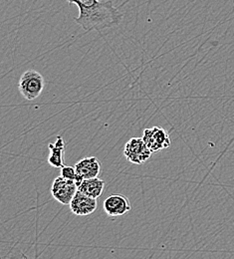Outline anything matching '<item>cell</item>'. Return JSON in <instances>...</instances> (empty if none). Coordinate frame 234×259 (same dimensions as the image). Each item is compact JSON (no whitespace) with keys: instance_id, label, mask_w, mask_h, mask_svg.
I'll list each match as a JSON object with an SVG mask.
<instances>
[{"instance_id":"6da1fadb","label":"cell","mask_w":234,"mask_h":259,"mask_svg":"<svg viewBox=\"0 0 234 259\" xmlns=\"http://www.w3.org/2000/svg\"><path fill=\"white\" fill-rule=\"evenodd\" d=\"M79 8V16L75 22L85 31H101L117 26L123 15L111 0H67Z\"/></svg>"},{"instance_id":"52a82bcc","label":"cell","mask_w":234,"mask_h":259,"mask_svg":"<svg viewBox=\"0 0 234 259\" xmlns=\"http://www.w3.org/2000/svg\"><path fill=\"white\" fill-rule=\"evenodd\" d=\"M71 211L79 217H86L92 214L98 207L97 198L88 196L81 192H77L70 204Z\"/></svg>"},{"instance_id":"9c48e42d","label":"cell","mask_w":234,"mask_h":259,"mask_svg":"<svg viewBox=\"0 0 234 259\" xmlns=\"http://www.w3.org/2000/svg\"><path fill=\"white\" fill-rule=\"evenodd\" d=\"M66 142L61 136L56 137L54 144H49L50 155L48 157V162L53 167H62L64 165V153H65Z\"/></svg>"},{"instance_id":"30bf717a","label":"cell","mask_w":234,"mask_h":259,"mask_svg":"<svg viewBox=\"0 0 234 259\" xmlns=\"http://www.w3.org/2000/svg\"><path fill=\"white\" fill-rule=\"evenodd\" d=\"M105 189V182L99 178L83 180L78 187V191L93 198H99Z\"/></svg>"},{"instance_id":"5b68a950","label":"cell","mask_w":234,"mask_h":259,"mask_svg":"<svg viewBox=\"0 0 234 259\" xmlns=\"http://www.w3.org/2000/svg\"><path fill=\"white\" fill-rule=\"evenodd\" d=\"M142 138L148 148L153 152V154L168 149L171 145L168 132L161 127H153L144 130V135Z\"/></svg>"},{"instance_id":"8992f818","label":"cell","mask_w":234,"mask_h":259,"mask_svg":"<svg viewBox=\"0 0 234 259\" xmlns=\"http://www.w3.org/2000/svg\"><path fill=\"white\" fill-rule=\"evenodd\" d=\"M103 209L108 217L117 218L131 211L132 205L129 198L124 194H114L109 195L104 200Z\"/></svg>"},{"instance_id":"277c9868","label":"cell","mask_w":234,"mask_h":259,"mask_svg":"<svg viewBox=\"0 0 234 259\" xmlns=\"http://www.w3.org/2000/svg\"><path fill=\"white\" fill-rule=\"evenodd\" d=\"M77 192L78 185L76 182L65 179L62 176L56 178L51 187V194L53 198L64 205L70 204Z\"/></svg>"},{"instance_id":"7a4b0ae2","label":"cell","mask_w":234,"mask_h":259,"mask_svg":"<svg viewBox=\"0 0 234 259\" xmlns=\"http://www.w3.org/2000/svg\"><path fill=\"white\" fill-rule=\"evenodd\" d=\"M44 86L45 81L43 76L36 70L30 69L21 75L18 89L22 97L28 101H33L41 95Z\"/></svg>"},{"instance_id":"ba28073f","label":"cell","mask_w":234,"mask_h":259,"mask_svg":"<svg viewBox=\"0 0 234 259\" xmlns=\"http://www.w3.org/2000/svg\"><path fill=\"white\" fill-rule=\"evenodd\" d=\"M75 167L78 175L83 180L98 178L102 168L100 162L96 157L84 158L76 163Z\"/></svg>"},{"instance_id":"3957f363","label":"cell","mask_w":234,"mask_h":259,"mask_svg":"<svg viewBox=\"0 0 234 259\" xmlns=\"http://www.w3.org/2000/svg\"><path fill=\"white\" fill-rule=\"evenodd\" d=\"M152 155L153 152L148 148L143 138H132L125 145L124 156L131 163L142 164L148 162Z\"/></svg>"},{"instance_id":"8fae6325","label":"cell","mask_w":234,"mask_h":259,"mask_svg":"<svg viewBox=\"0 0 234 259\" xmlns=\"http://www.w3.org/2000/svg\"><path fill=\"white\" fill-rule=\"evenodd\" d=\"M61 176L64 177L65 179L72 180V181L76 182V184L78 185V187H79L80 184L83 182V179L78 175V172H77L75 166L63 165V166L61 167Z\"/></svg>"}]
</instances>
